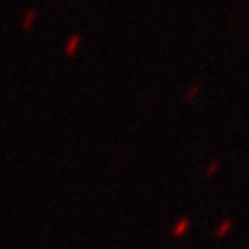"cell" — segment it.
I'll return each instance as SVG.
<instances>
[{"mask_svg": "<svg viewBox=\"0 0 249 249\" xmlns=\"http://www.w3.org/2000/svg\"><path fill=\"white\" fill-rule=\"evenodd\" d=\"M81 43H83V37L81 34H72V36L67 37V41H65V48H63V52L67 57H74L78 50L81 48Z\"/></svg>", "mask_w": 249, "mask_h": 249, "instance_id": "1", "label": "cell"}, {"mask_svg": "<svg viewBox=\"0 0 249 249\" xmlns=\"http://www.w3.org/2000/svg\"><path fill=\"white\" fill-rule=\"evenodd\" d=\"M37 15H39V11L36 8H30L24 11V15H22V20H20V26L24 32H30L32 28L36 26L37 22Z\"/></svg>", "mask_w": 249, "mask_h": 249, "instance_id": "2", "label": "cell"}, {"mask_svg": "<svg viewBox=\"0 0 249 249\" xmlns=\"http://www.w3.org/2000/svg\"><path fill=\"white\" fill-rule=\"evenodd\" d=\"M188 229V220L187 218H181L178 223H176V229H174V236H181V234H185Z\"/></svg>", "mask_w": 249, "mask_h": 249, "instance_id": "3", "label": "cell"}, {"mask_svg": "<svg viewBox=\"0 0 249 249\" xmlns=\"http://www.w3.org/2000/svg\"><path fill=\"white\" fill-rule=\"evenodd\" d=\"M197 94V87L194 85V87H190V89L187 90V94H183V100H187V102H190V100L194 98Z\"/></svg>", "mask_w": 249, "mask_h": 249, "instance_id": "4", "label": "cell"}]
</instances>
